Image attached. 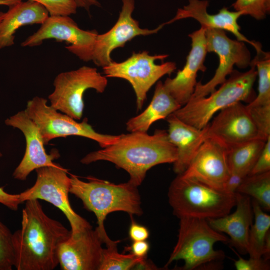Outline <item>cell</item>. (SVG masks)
<instances>
[{"mask_svg":"<svg viewBox=\"0 0 270 270\" xmlns=\"http://www.w3.org/2000/svg\"><path fill=\"white\" fill-rule=\"evenodd\" d=\"M250 66L244 72L234 70L230 78L208 96L191 98L173 114L190 125L204 128L216 112L236 102L251 98L258 72L252 60Z\"/></svg>","mask_w":270,"mask_h":270,"instance_id":"8992f818","label":"cell"},{"mask_svg":"<svg viewBox=\"0 0 270 270\" xmlns=\"http://www.w3.org/2000/svg\"><path fill=\"white\" fill-rule=\"evenodd\" d=\"M256 56L252 60L258 76V94L248 104L250 106L270 104V56L262 48L256 51Z\"/></svg>","mask_w":270,"mask_h":270,"instance_id":"83f0119b","label":"cell"},{"mask_svg":"<svg viewBox=\"0 0 270 270\" xmlns=\"http://www.w3.org/2000/svg\"><path fill=\"white\" fill-rule=\"evenodd\" d=\"M12 234L0 220V270H12L14 266Z\"/></svg>","mask_w":270,"mask_h":270,"instance_id":"f1b7e54d","label":"cell"},{"mask_svg":"<svg viewBox=\"0 0 270 270\" xmlns=\"http://www.w3.org/2000/svg\"><path fill=\"white\" fill-rule=\"evenodd\" d=\"M178 239L165 267L174 260H183L180 270H194L216 268L225 257L222 250H215L217 242L228 243L229 238L212 228L205 218H180Z\"/></svg>","mask_w":270,"mask_h":270,"instance_id":"5b68a950","label":"cell"},{"mask_svg":"<svg viewBox=\"0 0 270 270\" xmlns=\"http://www.w3.org/2000/svg\"><path fill=\"white\" fill-rule=\"evenodd\" d=\"M268 171H270V136L266 140L249 174H262Z\"/></svg>","mask_w":270,"mask_h":270,"instance_id":"836d02e7","label":"cell"},{"mask_svg":"<svg viewBox=\"0 0 270 270\" xmlns=\"http://www.w3.org/2000/svg\"><path fill=\"white\" fill-rule=\"evenodd\" d=\"M246 106L256 128L258 138L266 140L270 136V104Z\"/></svg>","mask_w":270,"mask_h":270,"instance_id":"f546056e","label":"cell"},{"mask_svg":"<svg viewBox=\"0 0 270 270\" xmlns=\"http://www.w3.org/2000/svg\"><path fill=\"white\" fill-rule=\"evenodd\" d=\"M231 248L238 256L237 260H233L237 270H269L270 269L268 260H264L262 258H256L250 257L249 259L246 260L236 252L233 248Z\"/></svg>","mask_w":270,"mask_h":270,"instance_id":"d6a6232c","label":"cell"},{"mask_svg":"<svg viewBox=\"0 0 270 270\" xmlns=\"http://www.w3.org/2000/svg\"><path fill=\"white\" fill-rule=\"evenodd\" d=\"M47 100L35 96L27 102L25 110L28 116L37 126L44 144L57 138L80 136L96 142L101 148L116 142L120 135L102 134L96 132L84 118L80 122L62 114L47 104Z\"/></svg>","mask_w":270,"mask_h":270,"instance_id":"ba28073f","label":"cell"},{"mask_svg":"<svg viewBox=\"0 0 270 270\" xmlns=\"http://www.w3.org/2000/svg\"><path fill=\"white\" fill-rule=\"evenodd\" d=\"M5 12H0V22L4 16Z\"/></svg>","mask_w":270,"mask_h":270,"instance_id":"60d3db41","label":"cell"},{"mask_svg":"<svg viewBox=\"0 0 270 270\" xmlns=\"http://www.w3.org/2000/svg\"><path fill=\"white\" fill-rule=\"evenodd\" d=\"M104 243L97 230L88 229L70 236L60 244L58 260L62 270H98Z\"/></svg>","mask_w":270,"mask_h":270,"instance_id":"2e32d148","label":"cell"},{"mask_svg":"<svg viewBox=\"0 0 270 270\" xmlns=\"http://www.w3.org/2000/svg\"><path fill=\"white\" fill-rule=\"evenodd\" d=\"M236 210L232 214L206 219L214 230L226 234L228 244L240 254H248V239L250 228L252 224L254 213L250 196L236 192Z\"/></svg>","mask_w":270,"mask_h":270,"instance_id":"ffe728a7","label":"cell"},{"mask_svg":"<svg viewBox=\"0 0 270 270\" xmlns=\"http://www.w3.org/2000/svg\"><path fill=\"white\" fill-rule=\"evenodd\" d=\"M254 222L251 226L248 234V254L250 257L262 258L265 241L270 232V216L262 211L254 200H252Z\"/></svg>","mask_w":270,"mask_h":270,"instance_id":"484cf974","label":"cell"},{"mask_svg":"<svg viewBox=\"0 0 270 270\" xmlns=\"http://www.w3.org/2000/svg\"><path fill=\"white\" fill-rule=\"evenodd\" d=\"M70 192L80 198L84 207L94 214L99 232L103 242L110 238L104 228V222L110 213L122 211L130 216L143 214L138 187L128 182L114 184L106 180L88 176V182L70 174Z\"/></svg>","mask_w":270,"mask_h":270,"instance_id":"3957f363","label":"cell"},{"mask_svg":"<svg viewBox=\"0 0 270 270\" xmlns=\"http://www.w3.org/2000/svg\"><path fill=\"white\" fill-rule=\"evenodd\" d=\"M2 154L0 149V158L2 157Z\"/></svg>","mask_w":270,"mask_h":270,"instance_id":"b9f144b4","label":"cell"},{"mask_svg":"<svg viewBox=\"0 0 270 270\" xmlns=\"http://www.w3.org/2000/svg\"><path fill=\"white\" fill-rule=\"evenodd\" d=\"M44 6L50 16H70L76 13L77 5L72 0H32Z\"/></svg>","mask_w":270,"mask_h":270,"instance_id":"1f68e13d","label":"cell"},{"mask_svg":"<svg viewBox=\"0 0 270 270\" xmlns=\"http://www.w3.org/2000/svg\"><path fill=\"white\" fill-rule=\"evenodd\" d=\"M120 240H110L103 248L101 262L98 270H128L130 269L158 270L146 257H137L131 253L120 254L117 244Z\"/></svg>","mask_w":270,"mask_h":270,"instance_id":"d4e9b609","label":"cell"},{"mask_svg":"<svg viewBox=\"0 0 270 270\" xmlns=\"http://www.w3.org/2000/svg\"><path fill=\"white\" fill-rule=\"evenodd\" d=\"M4 123L8 126L20 130L23 133L26 142L24 156L12 174L14 179L24 180L34 170L55 165L56 163L53 160L60 156L58 150L53 149L50 154L46 152L39 128L25 110L7 118Z\"/></svg>","mask_w":270,"mask_h":270,"instance_id":"9a60e30c","label":"cell"},{"mask_svg":"<svg viewBox=\"0 0 270 270\" xmlns=\"http://www.w3.org/2000/svg\"><path fill=\"white\" fill-rule=\"evenodd\" d=\"M236 192L252 197L262 208L270 211V171L248 175L237 189Z\"/></svg>","mask_w":270,"mask_h":270,"instance_id":"4316f807","label":"cell"},{"mask_svg":"<svg viewBox=\"0 0 270 270\" xmlns=\"http://www.w3.org/2000/svg\"><path fill=\"white\" fill-rule=\"evenodd\" d=\"M108 84L106 76L97 69L88 66L62 72L54 81V90L48 96L50 106L76 120L82 116L84 94L88 89L103 92Z\"/></svg>","mask_w":270,"mask_h":270,"instance_id":"9c48e42d","label":"cell"},{"mask_svg":"<svg viewBox=\"0 0 270 270\" xmlns=\"http://www.w3.org/2000/svg\"><path fill=\"white\" fill-rule=\"evenodd\" d=\"M78 7L84 8L88 11L90 8L92 6H100V4L97 0H72Z\"/></svg>","mask_w":270,"mask_h":270,"instance_id":"f35d334b","label":"cell"},{"mask_svg":"<svg viewBox=\"0 0 270 270\" xmlns=\"http://www.w3.org/2000/svg\"><path fill=\"white\" fill-rule=\"evenodd\" d=\"M230 172L226 146L216 138L208 137L204 140L181 174L223 190Z\"/></svg>","mask_w":270,"mask_h":270,"instance_id":"4fadbf2b","label":"cell"},{"mask_svg":"<svg viewBox=\"0 0 270 270\" xmlns=\"http://www.w3.org/2000/svg\"><path fill=\"white\" fill-rule=\"evenodd\" d=\"M98 34L95 30H84L70 16H49L38 30L26 38L21 46L33 47L44 40L54 39L70 45L66 48L84 62L92 60L94 46Z\"/></svg>","mask_w":270,"mask_h":270,"instance_id":"7c38bea8","label":"cell"},{"mask_svg":"<svg viewBox=\"0 0 270 270\" xmlns=\"http://www.w3.org/2000/svg\"><path fill=\"white\" fill-rule=\"evenodd\" d=\"M236 11H241L260 20L266 18L270 10V0H236L232 4Z\"/></svg>","mask_w":270,"mask_h":270,"instance_id":"4dcf8cb0","label":"cell"},{"mask_svg":"<svg viewBox=\"0 0 270 270\" xmlns=\"http://www.w3.org/2000/svg\"><path fill=\"white\" fill-rule=\"evenodd\" d=\"M168 196L173 214L178 218H220L230 214L236 202V193L214 188L181 174L171 182Z\"/></svg>","mask_w":270,"mask_h":270,"instance_id":"277c9868","label":"cell"},{"mask_svg":"<svg viewBox=\"0 0 270 270\" xmlns=\"http://www.w3.org/2000/svg\"><path fill=\"white\" fill-rule=\"evenodd\" d=\"M246 176L240 172L230 170L224 185L223 190L228 193L235 194Z\"/></svg>","mask_w":270,"mask_h":270,"instance_id":"e575fe53","label":"cell"},{"mask_svg":"<svg viewBox=\"0 0 270 270\" xmlns=\"http://www.w3.org/2000/svg\"><path fill=\"white\" fill-rule=\"evenodd\" d=\"M22 1L21 0H0V6H6L8 7Z\"/></svg>","mask_w":270,"mask_h":270,"instance_id":"ab89813d","label":"cell"},{"mask_svg":"<svg viewBox=\"0 0 270 270\" xmlns=\"http://www.w3.org/2000/svg\"><path fill=\"white\" fill-rule=\"evenodd\" d=\"M219 112L212 122L204 128L206 138H214L228 146L258 138L256 128L246 106L241 102Z\"/></svg>","mask_w":270,"mask_h":270,"instance_id":"e0dca14e","label":"cell"},{"mask_svg":"<svg viewBox=\"0 0 270 270\" xmlns=\"http://www.w3.org/2000/svg\"><path fill=\"white\" fill-rule=\"evenodd\" d=\"M169 140L177 150V159L173 163V170L177 174L186 170L192 159L206 138L204 128L199 129L177 118L174 114L166 118Z\"/></svg>","mask_w":270,"mask_h":270,"instance_id":"44dd1931","label":"cell"},{"mask_svg":"<svg viewBox=\"0 0 270 270\" xmlns=\"http://www.w3.org/2000/svg\"><path fill=\"white\" fill-rule=\"evenodd\" d=\"M205 35L207 52L218 54L219 64L208 82L204 84L197 82L191 98L207 96L226 80L227 76L233 71L234 65L244 68L250 66L251 62L250 52L244 42L230 38L224 30L206 28Z\"/></svg>","mask_w":270,"mask_h":270,"instance_id":"8fae6325","label":"cell"},{"mask_svg":"<svg viewBox=\"0 0 270 270\" xmlns=\"http://www.w3.org/2000/svg\"><path fill=\"white\" fill-rule=\"evenodd\" d=\"M177 156L176 148L169 140L167 131L156 130L152 135L142 132L120 134L116 142L90 152L80 162L85 164L100 160L112 162L128 172V182L138 187L150 168L160 164H173Z\"/></svg>","mask_w":270,"mask_h":270,"instance_id":"7a4b0ae2","label":"cell"},{"mask_svg":"<svg viewBox=\"0 0 270 270\" xmlns=\"http://www.w3.org/2000/svg\"><path fill=\"white\" fill-rule=\"evenodd\" d=\"M128 234L134 241L146 240L149 237L148 229L144 226L136 223L132 216V222L130 226Z\"/></svg>","mask_w":270,"mask_h":270,"instance_id":"d590c367","label":"cell"},{"mask_svg":"<svg viewBox=\"0 0 270 270\" xmlns=\"http://www.w3.org/2000/svg\"><path fill=\"white\" fill-rule=\"evenodd\" d=\"M0 203L12 210H16L21 204L19 194H11L0 186Z\"/></svg>","mask_w":270,"mask_h":270,"instance_id":"8d00e7d4","label":"cell"},{"mask_svg":"<svg viewBox=\"0 0 270 270\" xmlns=\"http://www.w3.org/2000/svg\"><path fill=\"white\" fill-rule=\"evenodd\" d=\"M149 249V243L146 240L134 241L130 246L126 248V251L140 258L146 257Z\"/></svg>","mask_w":270,"mask_h":270,"instance_id":"74e56055","label":"cell"},{"mask_svg":"<svg viewBox=\"0 0 270 270\" xmlns=\"http://www.w3.org/2000/svg\"><path fill=\"white\" fill-rule=\"evenodd\" d=\"M49 16L44 6L32 0L20 1L10 6L0 22V49L14 44V34L20 27L41 24Z\"/></svg>","mask_w":270,"mask_h":270,"instance_id":"7402d4cb","label":"cell"},{"mask_svg":"<svg viewBox=\"0 0 270 270\" xmlns=\"http://www.w3.org/2000/svg\"><path fill=\"white\" fill-rule=\"evenodd\" d=\"M208 1L207 0H188V4L178 8L175 16L164 24H171L176 20L188 18L198 22L201 26L228 30L232 32L239 41L248 42L256 49L261 48L259 42L250 41L240 32L238 24V18L244 12L241 11L232 12L224 7L216 14H210L207 12Z\"/></svg>","mask_w":270,"mask_h":270,"instance_id":"d6986e66","label":"cell"},{"mask_svg":"<svg viewBox=\"0 0 270 270\" xmlns=\"http://www.w3.org/2000/svg\"><path fill=\"white\" fill-rule=\"evenodd\" d=\"M168 56L166 54L152 56L146 50L134 52L126 60L112 61L102 69L106 78H123L130 83L136 94L137 110H140L150 88L162 76L170 75L176 68L174 62L156 64V60H163Z\"/></svg>","mask_w":270,"mask_h":270,"instance_id":"30bf717a","label":"cell"},{"mask_svg":"<svg viewBox=\"0 0 270 270\" xmlns=\"http://www.w3.org/2000/svg\"><path fill=\"white\" fill-rule=\"evenodd\" d=\"M266 140L254 138L244 142L226 146L230 170L248 176Z\"/></svg>","mask_w":270,"mask_h":270,"instance_id":"cb8c5ba5","label":"cell"},{"mask_svg":"<svg viewBox=\"0 0 270 270\" xmlns=\"http://www.w3.org/2000/svg\"><path fill=\"white\" fill-rule=\"evenodd\" d=\"M36 180L33 186L19 194L20 203L30 200L46 201L60 209L70 226V235L76 236L92 228L90 224L72 208L68 199L70 178L68 170L58 164L36 170Z\"/></svg>","mask_w":270,"mask_h":270,"instance_id":"52a82bcc","label":"cell"},{"mask_svg":"<svg viewBox=\"0 0 270 270\" xmlns=\"http://www.w3.org/2000/svg\"><path fill=\"white\" fill-rule=\"evenodd\" d=\"M21 228L12 234L17 270H52L58 264L60 244L70 234L44 212L38 200L25 202Z\"/></svg>","mask_w":270,"mask_h":270,"instance_id":"6da1fadb","label":"cell"},{"mask_svg":"<svg viewBox=\"0 0 270 270\" xmlns=\"http://www.w3.org/2000/svg\"><path fill=\"white\" fill-rule=\"evenodd\" d=\"M181 106L166 89L163 83L158 81L150 104L141 114L126 122V130L130 132H147L153 123L166 118Z\"/></svg>","mask_w":270,"mask_h":270,"instance_id":"603a6c76","label":"cell"},{"mask_svg":"<svg viewBox=\"0 0 270 270\" xmlns=\"http://www.w3.org/2000/svg\"><path fill=\"white\" fill-rule=\"evenodd\" d=\"M122 5L118 20L106 33L98 34L94 46L92 60L98 66L104 67L112 60L110 54L118 48L138 36L156 34L164 26L162 24L154 30L142 28L138 22L132 17L134 9V0H122Z\"/></svg>","mask_w":270,"mask_h":270,"instance_id":"5bb4252c","label":"cell"},{"mask_svg":"<svg viewBox=\"0 0 270 270\" xmlns=\"http://www.w3.org/2000/svg\"><path fill=\"white\" fill-rule=\"evenodd\" d=\"M205 30L206 28L201 26L188 35L192 40V48L186 64L174 78H167L163 83L166 89L181 106L185 104L194 94L198 72H204L206 69L204 65L207 52Z\"/></svg>","mask_w":270,"mask_h":270,"instance_id":"ac0fdd59","label":"cell"}]
</instances>
